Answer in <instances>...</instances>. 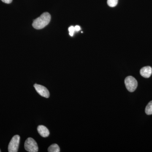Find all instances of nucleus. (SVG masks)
<instances>
[{
  "label": "nucleus",
  "mask_w": 152,
  "mask_h": 152,
  "mask_svg": "<svg viewBox=\"0 0 152 152\" xmlns=\"http://www.w3.org/2000/svg\"><path fill=\"white\" fill-rule=\"evenodd\" d=\"M0 152H1V151H0Z\"/></svg>",
  "instance_id": "obj_14"
},
{
  "label": "nucleus",
  "mask_w": 152,
  "mask_h": 152,
  "mask_svg": "<svg viewBox=\"0 0 152 152\" xmlns=\"http://www.w3.org/2000/svg\"><path fill=\"white\" fill-rule=\"evenodd\" d=\"M1 1L7 4H10L12 1V0H1Z\"/></svg>",
  "instance_id": "obj_12"
},
{
  "label": "nucleus",
  "mask_w": 152,
  "mask_h": 152,
  "mask_svg": "<svg viewBox=\"0 0 152 152\" xmlns=\"http://www.w3.org/2000/svg\"><path fill=\"white\" fill-rule=\"evenodd\" d=\"M125 84L128 91H134L138 86L137 81L132 76H128L125 80Z\"/></svg>",
  "instance_id": "obj_2"
},
{
  "label": "nucleus",
  "mask_w": 152,
  "mask_h": 152,
  "mask_svg": "<svg viewBox=\"0 0 152 152\" xmlns=\"http://www.w3.org/2000/svg\"><path fill=\"white\" fill-rule=\"evenodd\" d=\"M34 87L38 93L42 96L48 98L50 96V92L46 88L41 85L36 84L34 85Z\"/></svg>",
  "instance_id": "obj_5"
},
{
  "label": "nucleus",
  "mask_w": 152,
  "mask_h": 152,
  "mask_svg": "<svg viewBox=\"0 0 152 152\" xmlns=\"http://www.w3.org/2000/svg\"><path fill=\"white\" fill-rule=\"evenodd\" d=\"M145 113L148 115L152 114V101L150 102L147 105L145 108Z\"/></svg>",
  "instance_id": "obj_9"
},
{
  "label": "nucleus",
  "mask_w": 152,
  "mask_h": 152,
  "mask_svg": "<svg viewBox=\"0 0 152 152\" xmlns=\"http://www.w3.org/2000/svg\"><path fill=\"white\" fill-rule=\"evenodd\" d=\"M25 148L26 151L30 152L38 151V146L37 142L32 138H28L25 142Z\"/></svg>",
  "instance_id": "obj_3"
},
{
  "label": "nucleus",
  "mask_w": 152,
  "mask_h": 152,
  "mask_svg": "<svg viewBox=\"0 0 152 152\" xmlns=\"http://www.w3.org/2000/svg\"><path fill=\"white\" fill-rule=\"evenodd\" d=\"M69 32L70 36L71 37H73L74 35V33H75V27L73 26H71L69 28Z\"/></svg>",
  "instance_id": "obj_11"
},
{
  "label": "nucleus",
  "mask_w": 152,
  "mask_h": 152,
  "mask_svg": "<svg viewBox=\"0 0 152 152\" xmlns=\"http://www.w3.org/2000/svg\"><path fill=\"white\" fill-rule=\"evenodd\" d=\"M49 152H59L60 149L59 147L56 144H53L50 146L48 149Z\"/></svg>",
  "instance_id": "obj_8"
},
{
  "label": "nucleus",
  "mask_w": 152,
  "mask_h": 152,
  "mask_svg": "<svg viewBox=\"0 0 152 152\" xmlns=\"http://www.w3.org/2000/svg\"><path fill=\"white\" fill-rule=\"evenodd\" d=\"M51 20V15L49 13L45 12L35 19L33 22L32 26L36 29L43 28L49 24Z\"/></svg>",
  "instance_id": "obj_1"
},
{
  "label": "nucleus",
  "mask_w": 152,
  "mask_h": 152,
  "mask_svg": "<svg viewBox=\"0 0 152 152\" xmlns=\"http://www.w3.org/2000/svg\"><path fill=\"white\" fill-rule=\"evenodd\" d=\"M20 137L19 135H15L10 142L8 146L9 152H17L18 150L20 144Z\"/></svg>",
  "instance_id": "obj_4"
},
{
  "label": "nucleus",
  "mask_w": 152,
  "mask_h": 152,
  "mask_svg": "<svg viewBox=\"0 0 152 152\" xmlns=\"http://www.w3.org/2000/svg\"><path fill=\"white\" fill-rule=\"evenodd\" d=\"M118 0H107V4L111 7H114L118 4Z\"/></svg>",
  "instance_id": "obj_10"
},
{
  "label": "nucleus",
  "mask_w": 152,
  "mask_h": 152,
  "mask_svg": "<svg viewBox=\"0 0 152 152\" xmlns=\"http://www.w3.org/2000/svg\"><path fill=\"white\" fill-rule=\"evenodd\" d=\"M75 31H79L81 29L80 27L79 26H76L75 27Z\"/></svg>",
  "instance_id": "obj_13"
},
{
  "label": "nucleus",
  "mask_w": 152,
  "mask_h": 152,
  "mask_svg": "<svg viewBox=\"0 0 152 152\" xmlns=\"http://www.w3.org/2000/svg\"><path fill=\"white\" fill-rule=\"evenodd\" d=\"M140 75L145 78H149L152 74V69L151 66H147L142 68L140 71Z\"/></svg>",
  "instance_id": "obj_6"
},
{
  "label": "nucleus",
  "mask_w": 152,
  "mask_h": 152,
  "mask_svg": "<svg viewBox=\"0 0 152 152\" xmlns=\"http://www.w3.org/2000/svg\"><path fill=\"white\" fill-rule=\"evenodd\" d=\"M37 130L39 134L43 137H47L50 135V132L48 129L42 125L38 126Z\"/></svg>",
  "instance_id": "obj_7"
}]
</instances>
